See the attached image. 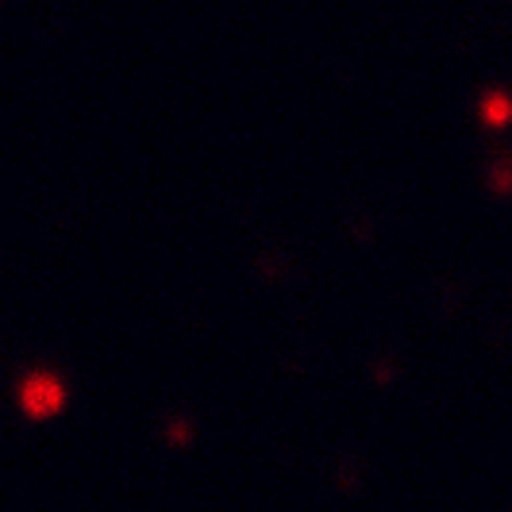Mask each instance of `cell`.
Listing matches in <instances>:
<instances>
[{"label": "cell", "instance_id": "1", "mask_svg": "<svg viewBox=\"0 0 512 512\" xmlns=\"http://www.w3.org/2000/svg\"><path fill=\"white\" fill-rule=\"evenodd\" d=\"M20 401L31 416H47V412L62 409V382L51 378V374H31L24 385H20Z\"/></svg>", "mask_w": 512, "mask_h": 512}, {"label": "cell", "instance_id": "2", "mask_svg": "<svg viewBox=\"0 0 512 512\" xmlns=\"http://www.w3.org/2000/svg\"><path fill=\"white\" fill-rule=\"evenodd\" d=\"M486 112H489V120H493V124H501V120L509 116V101H505V97H489Z\"/></svg>", "mask_w": 512, "mask_h": 512}]
</instances>
